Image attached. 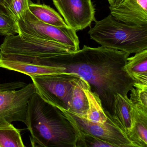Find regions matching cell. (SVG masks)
<instances>
[{
	"mask_svg": "<svg viewBox=\"0 0 147 147\" xmlns=\"http://www.w3.org/2000/svg\"><path fill=\"white\" fill-rule=\"evenodd\" d=\"M130 54L103 46L84 45L82 49L51 57L57 74L68 73L79 76L89 84L98 95L105 111L112 115L114 96L127 95L135 81L125 69Z\"/></svg>",
	"mask_w": 147,
	"mask_h": 147,
	"instance_id": "obj_1",
	"label": "cell"
},
{
	"mask_svg": "<svg viewBox=\"0 0 147 147\" xmlns=\"http://www.w3.org/2000/svg\"><path fill=\"white\" fill-rule=\"evenodd\" d=\"M26 125L33 147H76V129L65 113L35 93L29 100Z\"/></svg>",
	"mask_w": 147,
	"mask_h": 147,
	"instance_id": "obj_2",
	"label": "cell"
},
{
	"mask_svg": "<svg viewBox=\"0 0 147 147\" xmlns=\"http://www.w3.org/2000/svg\"><path fill=\"white\" fill-rule=\"evenodd\" d=\"M36 93L50 105L86 118L88 106L82 79L68 73L30 76Z\"/></svg>",
	"mask_w": 147,
	"mask_h": 147,
	"instance_id": "obj_3",
	"label": "cell"
},
{
	"mask_svg": "<svg viewBox=\"0 0 147 147\" xmlns=\"http://www.w3.org/2000/svg\"><path fill=\"white\" fill-rule=\"evenodd\" d=\"M88 34L101 46L130 55L147 49V25L127 24L117 20L111 14L102 20H96Z\"/></svg>",
	"mask_w": 147,
	"mask_h": 147,
	"instance_id": "obj_4",
	"label": "cell"
},
{
	"mask_svg": "<svg viewBox=\"0 0 147 147\" xmlns=\"http://www.w3.org/2000/svg\"><path fill=\"white\" fill-rule=\"evenodd\" d=\"M74 51L72 48L57 42L19 34L6 36L0 46V56L18 59L40 60Z\"/></svg>",
	"mask_w": 147,
	"mask_h": 147,
	"instance_id": "obj_5",
	"label": "cell"
},
{
	"mask_svg": "<svg viewBox=\"0 0 147 147\" xmlns=\"http://www.w3.org/2000/svg\"><path fill=\"white\" fill-rule=\"evenodd\" d=\"M19 35L57 42L74 49H80L76 31L67 26H56L38 20L27 10L24 20L18 21Z\"/></svg>",
	"mask_w": 147,
	"mask_h": 147,
	"instance_id": "obj_6",
	"label": "cell"
},
{
	"mask_svg": "<svg viewBox=\"0 0 147 147\" xmlns=\"http://www.w3.org/2000/svg\"><path fill=\"white\" fill-rule=\"evenodd\" d=\"M36 92L33 83L18 90L0 91V125L15 121L26 125L28 103Z\"/></svg>",
	"mask_w": 147,
	"mask_h": 147,
	"instance_id": "obj_7",
	"label": "cell"
},
{
	"mask_svg": "<svg viewBox=\"0 0 147 147\" xmlns=\"http://www.w3.org/2000/svg\"><path fill=\"white\" fill-rule=\"evenodd\" d=\"M69 113L71 119L82 131L94 135L114 147H135L127 135L117 126L111 115L108 113L105 112L107 119L103 123H91L79 115Z\"/></svg>",
	"mask_w": 147,
	"mask_h": 147,
	"instance_id": "obj_8",
	"label": "cell"
},
{
	"mask_svg": "<svg viewBox=\"0 0 147 147\" xmlns=\"http://www.w3.org/2000/svg\"><path fill=\"white\" fill-rule=\"evenodd\" d=\"M66 24L82 30L95 22V8L91 0H52Z\"/></svg>",
	"mask_w": 147,
	"mask_h": 147,
	"instance_id": "obj_9",
	"label": "cell"
},
{
	"mask_svg": "<svg viewBox=\"0 0 147 147\" xmlns=\"http://www.w3.org/2000/svg\"><path fill=\"white\" fill-rule=\"evenodd\" d=\"M110 14L117 20L131 25H147V0H115Z\"/></svg>",
	"mask_w": 147,
	"mask_h": 147,
	"instance_id": "obj_10",
	"label": "cell"
},
{
	"mask_svg": "<svg viewBox=\"0 0 147 147\" xmlns=\"http://www.w3.org/2000/svg\"><path fill=\"white\" fill-rule=\"evenodd\" d=\"M132 105L127 95L117 94L114 96L111 117L117 126L126 135L132 124Z\"/></svg>",
	"mask_w": 147,
	"mask_h": 147,
	"instance_id": "obj_11",
	"label": "cell"
},
{
	"mask_svg": "<svg viewBox=\"0 0 147 147\" xmlns=\"http://www.w3.org/2000/svg\"><path fill=\"white\" fill-rule=\"evenodd\" d=\"M132 124L127 135L135 147H147V111L132 106Z\"/></svg>",
	"mask_w": 147,
	"mask_h": 147,
	"instance_id": "obj_12",
	"label": "cell"
},
{
	"mask_svg": "<svg viewBox=\"0 0 147 147\" xmlns=\"http://www.w3.org/2000/svg\"><path fill=\"white\" fill-rule=\"evenodd\" d=\"M125 69L134 85L147 86V49L128 57Z\"/></svg>",
	"mask_w": 147,
	"mask_h": 147,
	"instance_id": "obj_13",
	"label": "cell"
},
{
	"mask_svg": "<svg viewBox=\"0 0 147 147\" xmlns=\"http://www.w3.org/2000/svg\"><path fill=\"white\" fill-rule=\"evenodd\" d=\"M82 80V88L86 97L88 106L85 119L91 123H103L107 120V117L100 100L98 95L92 92L89 84Z\"/></svg>",
	"mask_w": 147,
	"mask_h": 147,
	"instance_id": "obj_14",
	"label": "cell"
},
{
	"mask_svg": "<svg viewBox=\"0 0 147 147\" xmlns=\"http://www.w3.org/2000/svg\"><path fill=\"white\" fill-rule=\"evenodd\" d=\"M29 10L37 19L45 24L56 26H67L59 13L45 5L34 4L31 2Z\"/></svg>",
	"mask_w": 147,
	"mask_h": 147,
	"instance_id": "obj_15",
	"label": "cell"
},
{
	"mask_svg": "<svg viewBox=\"0 0 147 147\" xmlns=\"http://www.w3.org/2000/svg\"><path fill=\"white\" fill-rule=\"evenodd\" d=\"M21 130L11 123L0 125V147H24Z\"/></svg>",
	"mask_w": 147,
	"mask_h": 147,
	"instance_id": "obj_16",
	"label": "cell"
},
{
	"mask_svg": "<svg viewBox=\"0 0 147 147\" xmlns=\"http://www.w3.org/2000/svg\"><path fill=\"white\" fill-rule=\"evenodd\" d=\"M30 2V0H3L1 6L18 22L24 20Z\"/></svg>",
	"mask_w": 147,
	"mask_h": 147,
	"instance_id": "obj_17",
	"label": "cell"
},
{
	"mask_svg": "<svg viewBox=\"0 0 147 147\" xmlns=\"http://www.w3.org/2000/svg\"><path fill=\"white\" fill-rule=\"evenodd\" d=\"M130 91L129 100L132 106L147 111V86L134 85Z\"/></svg>",
	"mask_w": 147,
	"mask_h": 147,
	"instance_id": "obj_18",
	"label": "cell"
},
{
	"mask_svg": "<svg viewBox=\"0 0 147 147\" xmlns=\"http://www.w3.org/2000/svg\"><path fill=\"white\" fill-rule=\"evenodd\" d=\"M19 33L17 21L5 11L0 10V35L8 36Z\"/></svg>",
	"mask_w": 147,
	"mask_h": 147,
	"instance_id": "obj_19",
	"label": "cell"
},
{
	"mask_svg": "<svg viewBox=\"0 0 147 147\" xmlns=\"http://www.w3.org/2000/svg\"><path fill=\"white\" fill-rule=\"evenodd\" d=\"M76 147H114L111 144L80 130Z\"/></svg>",
	"mask_w": 147,
	"mask_h": 147,
	"instance_id": "obj_20",
	"label": "cell"
},
{
	"mask_svg": "<svg viewBox=\"0 0 147 147\" xmlns=\"http://www.w3.org/2000/svg\"><path fill=\"white\" fill-rule=\"evenodd\" d=\"M8 90V86L7 83L0 84V91Z\"/></svg>",
	"mask_w": 147,
	"mask_h": 147,
	"instance_id": "obj_21",
	"label": "cell"
},
{
	"mask_svg": "<svg viewBox=\"0 0 147 147\" xmlns=\"http://www.w3.org/2000/svg\"><path fill=\"white\" fill-rule=\"evenodd\" d=\"M108 1L110 5H112L115 2V0H108Z\"/></svg>",
	"mask_w": 147,
	"mask_h": 147,
	"instance_id": "obj_22",
	"label": "cell"
},
{
	"mask_svg": "<svg viewBox=\"0 0 147 147\" xmlns=\"http://www.w3.org/2000/svg\"><path fill=\"white\" fill-rule=\"evenodd\" d=\"M3 1V0H0V10L5 11V10H4V9H3V7L1 6V3H2V2Z\"/></svg>",
	"mask_w": 147,
	"mask_h": 147,
	"instance_id": "obj_23",
	"label": "cell"
}]
</instances>
